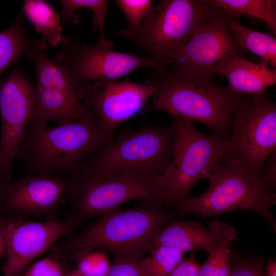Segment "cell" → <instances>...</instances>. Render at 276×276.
Segmentation results:
<instances>
[{
	"label": "cell",
	"instance_id": "cell-1",
	"mask_svg": "<svg viewBox=\"0 0 276 276\" xmlns=\"http://www.w3.org/2000/svg\"><path fill=\"white\" fill-rule=\"evenodd\" d=\"M155 86L150 109L206 126L212 134L228 141L235 116L247 99L213 79L169 66L154 70L146 81Z\"/></svg>",
	"mask_w": 276,
	"mask_h": 276
},
{
	"label": "cell",
	"instance_id": "cell-2",
	"mask_svg": "<svg viewBox=\"0 0 276 276\" xmlns=\"http://www.w3.org/2000/svg\"><path fill=\"white\" fill-rule=\"evenodd\" d=\"M175 217L171 208L157 200H143L129 209L118 208L98 216L79 234L53 246L51 256L61 259L79 252L108 250L143 258Z\"/></svg>",
	"mask_w": 276,
	"mask_h": 276
},
{
	"label": "cell",
	"instance_id": "cell-3",
	"mask_svg": "<svg viewBox=\"0 0 276 276\" xmlns=\"http://www.w3.org/2000/svg\"><path fill=\"white\" fill-rule=\"evenodd\" d=\"M162 176L149 169L99 172L77 168L65 177L66 219L79 226L130 201L165 203Z\"/></svg>",
	"mask_w": 276,
	"mask_h": 276
},
{
	"label": "cell",
	"instance_id": "cell-4",
	"mask_svg": "<svg viewBox=\"0 0 276 276\" xmlns=\"http://www.w3.org/2000/svg\"><path fill=\"white\" fill-rule=\"evenodd\" d=\"M113 137L102 130L97 120H74L55 127L31 123L16 159L30 173L65 177Z\"/></svg>",
	"mask_w": 276,
	"mask_h": 276
},
{
	"label": "cell",
	"instance_id": "cell-5",
	"mask_svg": "<svg viewBox=\"0 0 276 276\" xmlns=\"http://www.w3.org/2000/svg\"><path fill=\"white\" fill-rule=\"evenodd\" d=\"M221 12L211 0H163L152 5L137 30L117 33L147 52L156 62L154 70H162L170 66L202 24Z\"/></svg>",
	"mask_w": 276,
	"mask_h": 276
},
{
	"label": "cell",
	"instance_id": "cell-6",
	"mask_svg": "<svg viewBox=\"0 0 276 276\" xmlns=\"http://www.w3.org/2000/svg\"><path fill=\"white\" fill-rule=\"evenodd\" d=\"M208 179L210 185L205 192L189 197L173 208L176 216L194 214L206 217L250 210L261 215L275 232L276 221L271 208L276 203V195L258 176L221 158Z\"/></svg>",
	"mask_w": 276,
	"mask_h": 276
},
{
	"label": "cell",
	"instance_id": "cell-7",
	"mask_svg": "<svg viewBox=\"0 0 276 276\" xmlns=\"http://www.w3.org/2000/svg\"><path fill=\"white\" fill-rule=\"evenodd\" d=\"M172 118L175 136L173 154L162 178L165 203L173 209L189 197L198 180L208 178L223 157L227 141L201 132L193 122Z\"/></svg>",
	"mask_w": 276,
	"mask_h": 276
},
{
	"label": "cell",
	"instance_id": "cell-8",
	"mask_svg": "<svg viewBox=\"0 0 276 276\" xmlns=\"http://www.w3.org/2000/svg\"><path fill=\"white\" fill-rule=\"evenodd\" d=\"M175 142L172 124L144 125L113 137L76 168L99 172L149 169L163 175L172 158Z\"/></svg>",
	"mask_w": 276,
	"mask_h": 276
},
{
	"label": "cell",
	"instance_id": "cell-9",
	"mask_svg": "<svg viewBox=\"0 0 276 276\" xmlns=\"http://www.w3.org/2000/svg\"><path fill=\"white\" fill-rule=\"evenodd\" d=\"M275 149L276 105L266 91L246 100L237 112L222 159L240 165L260 177Z\"/></svg>",
	"mask_w": 276,
	"mask_h": 276
},
{
	"label": "cell",
	"instance_id": "cell-10",
	"mask_svg": "<svg viewBox=\"0 0 276 276\" xmlns=\"http://www.w3.org/2000/svg\"><path fill=\"white\" fill-rule=\"evenodd\" d=\"M61 42L63 48L54 60L67 75L78 97L80 87L89 81L116 80L138 68H156V62L149 56L114 50L113 42L104 36H99L93 45L65 35Z\"/></svg>",
	"mask_w": 276,
	"mask_h": 276
},
{
	"label": "cell",
	"instance_id": "cell-11",
	"mask_svg": "<svg viewBox=\"0 0 276 276\" xmlns=\"http://www.w3.org/2000/svg\"><path fill=\"white\" fill-rule=\"evenodd\" d=\"M222 11L202 24L170 66L213 79L220 71L244 51L235 39Z\"/></svg>",
	"mask_w": 276,
	"mask_h": 276
},
{
	"label": "cell",
	"instance_id": "cell-12",
	"mask_svg": "<svg viewBox=\"0 0 276 276\" xmlns=\"http://www.w3.org/2000/svg\"><path fill=\"white\" fill-rule=\"evenodd\" d=\"M36 108L34 88L19 71L0 80V177L12 180L13 163Z\"/></svg>",
	"mask_w": 276,
	"mask_h": 276
},
{
	"label": "cell",
	"instance_id": "cell-13",
	"mask_svg": "<svg viewBox=\"0 0 276 276\" xmlns=\"http://www.w3.org/2000/svg\"><path fill=\"white\" fill-rule=\"evenodd\" d=\"M156 91L154 86L147 82L100 80L84 83L78 94L102 130L113 136L116 128L140 112Z\"/></svg>",
	"mask_w": 276,
	"mask_h": 276
},
{
	"label": "cell",
	"instance_id": "cell-14",
	"mask_svg": "<svg viewBox=\"0 0 276 276\" xmlns=\"http://www.w3.org/2000/svg\"><path fill=\"white\" fill-rule=\"evenodd\" d=\"M65 193L63 177L30 175L14 181L0 177V216L57 219Z\"/></svg>",
	"mask_w": 276,
	"mask_h": 276
},
{
	"label": "cell",
	"instance_id": "cell-15",
	"mask_svg": "<svg viewBox=\"0 0 276 276\" xmlns=\"http://www.w3.org/2000/svg\"><path fill=\"white\" fill-rule=\"evenodd\" d=\"M77 226L74 222L53 219L32 221L0 216V232L5 244L7 261L3 276L22 272L32 261L54 246L63 236H70Z\"/></svg>",
	"mask_w": 276,
	"mask_h": 276
},
{
	"label": "cell",
	"instance_id": "cell-16",
	"mask_svg": "<svg viewBox=\"0 0 276 276\" xmlns=\"http://www.w3.org/2000/svg\"><path fill=\"white\" fill-rule=\"evenodd\" d=\"M34 89L36 108L31 123L36 127L47 126L52 121L60 125L74 120H97L90 109L81 102L76 88L63 72L37 78Z\"/></svg>",
	"mask_w": 276,
	"mask_h": 276
},
{
	"label": "cell",
	"instance_id": "cell-17",
	"mask_svg": "<svg viewBox=\"0 0 276 276\" xmlns=\"http://www.w3.org/2000/svg\"><path fill=\"white\" fill-rule=\"evenodd\" d=\"M230 225L222 221L214 220L206 229L195 221H171L156 236L153 249L166 246L185 254L202 249L209 255Z\"/></svg>",
	"mask_w": 276,
	"mask_h": 276
},
{
	"label": "cell",
	"instance_id": "cell-18",
	"mask_svg": "<svg viewBox=\"0 0 276 276\" xmlns=\"http://www.w3.org/2000/svg\"><path fill=\"white\" fill-rule=\"evenodd\" d=\"M226 78L228 87L234 93L252 96L262 95L276 83V68H270L266 61L252 62L237 57L219 72Z\"/></svg>",
	"mask_w": 276,
	"mask_h": 276
},
{
	"label": "cell",
	"instance_id": "cell-19",
	"mask_svg": "<svg viewBox=\"0 0 276 276\" xmlns=\"http://www.w3.org/2000/svg\"><path fill=\"white\" fill-rule=\"evenodd\" d=\"M26 16L35 30L42 35V39L52 46L58 45L63 36L59 14L44 0H27L22 5Z\"/></svg>",
	"mask_w": 276,
	"mask_h": 276
},
{
	"label": "cell",
	"instance_id": "cell-20",
	"mask_svg": "<svg viewBox=\"0 0 276 276\" xmlns=\"http://www.w3.org/2000/svg\"><path fill=\"white\" fill-rule=\"evenodd\" d=\"M226 15L228 26L241 47L259 56L272 68H275V37L244 27L235 17Z\"/></svg>",
	"mask_w": 276,
	"mask_h": 276
},
{
	"label": "cell",
	"instance_id": "cell-21",
	"mask_svg": "<svg viewBox=\"0 0 276 276\" xmlns=\"http://www.w3.org/2000/svg\"><path fill=\"white\" fill-rule=\"evenodd\" d=\"M225 14L233 17L245 14L264 21L276 36L275 0H211Z\"/></svg>",
	"mask_w": 276,
	"mask_h": 276
},
{
	"label": "cell",
	"instance_id": "cell-22",
	"mask_svg": "<svg viewBox=\"0 0 276 276\" xmlns=\"http://www.w3.org/2000/svg\"><path fill=\"white\" fill-rule=\"evenodd\" d=\"M33 42L24 31L21 15L8 29L0 32V76L20 56L27 55Z\"/></svg>",
	"mask_w": 276,
	"mask_h": 276
},
{
	"label": "cell",
	"instance_id": "cell-23",
	"mask_svg": "<svg viewBox=\"0 0 276 276\" xmlns=\"http://www.w3.org/2000/svg\"><path fill=\"white\" fill-rule=\"evenodd\" d=\"M61 11L59 14L61 22L66 24H78L81 17L77 12L82 8L90 9L94 13L93 25L96 32L100 36L104 35L103 31L108 1L105 0H61Z\"/></svg>",
	"mask_w": 276,
	"mask_h": 276
},
{
	"label": "cell",
	"instance_id": "cell-24",
	"mask_svg": "<svg viewBox=\"0 0 276 276\" xmlns=\"http://www.w3.org/2000/svg\"><path fill=\"white\" fill-rule=\"evenodd\" d=\"M143 258L145 276H169L185 259V253L166 246L154 248Z\"/></svg>",
	"mask_w": 276,
	"mask_h": 276
},
{
	"label": "cell",
	"instance_id": "cell-25",
	"mask_svg": "<svg viewBox=\"0 0 276 276\" xmlns=\"http://www.w3.org/2000/svg\"><path fill=\"white\" fill-rule=\"evenodd\" d=\"M70 257L76 261L77 270L83 276H106L111 266L108 257L102 250L77 253Z\"/></svg>",
	"mask_w": 276,
	"mask_h": 276
},
{
	"label": "cell",
	"instance_id": "cell-26",
	"mask_svg": "<svg viewBox=\"0 0 276 276\" xmlns=\"http://www.w3.org/2000/svg\"><path fill=\"white\" fill-rule=\"evenodd\" d=\"M115 3L127 19V29L135 31L140 27L154 2L151 0H116Z\"/></svg>",
	"mask_w": 276,
	"mask_h": 276
},
{
	"label": "cell",
	"instance_id": "cell-27",
	"mask_svg": "<svg viewBox=\"0 0 276 276\" xmlns=\"http://www.w3.org/2000/svg\"><path fill=\"white\" fill-rule=\"evenodd\" d=\"M264 264L261 257H244L232 251L229 276H265Z\"/></svg>",
	"mask_w": 276,
	"mask_h": 276
},
{
	"label": "cell",
	"instance_id": "cell-28",
	"mask_svg": "<svg viewBox=\"0 0 276 276\" xmlns=\"http://www.w3.org/2000/svg\"><path fill=\"white\" fill-rule=\"evenodd\" d=\"M143 258L115 254L106 276H145Z\"/></svg>",
	"mask_w": 276,
	"mask_h": 276
},
{
	"label": "cell",
	"instance_id": "cell-29",
	"mask_svg": "<svg viewBox=\"0 0 276 276\" xmlns=\"http://www.w3.org/2000/svg\"><path fill=\"white\" fill-rule=\"evenodd\" d=\"M26 273L29 276H64L66 274L60 259L52 256L33 263Z\"/></svg>",
	"mask_w": 276,
	"mask_h": 276
},
{
	"label": "cell",
	"instance_id": "cell-30",
	"mask_svg": "<svg viewBox=\"0 0 276 276\" xmlns=\"http://www.w3.org/2000/svg\"><path fill=\"white\" fill-rule=\"evenodd\" d=\"M266 187L272 192L276 188V154L274 152L264 164L260 175Z\"/></svg>",
	"mask_w": 276,
	"mask_h": 276
},
{
	"label": "cell",
	"instance_id": "cell-31",
	"mask_svg": "<svg viewBox=\"0 0 276 276\" xmlns=\"http://www.w3.org/2000/svg\"><path fill=\"white\" fill-rule=\"evenodd\" d=\"M199 265L193 252L185 258L169 276H199Z\"/></svg>",
	"mask_w": 276,
	"mask_h": 276
},
{
	"label": "cell",
	"instance_id": "cell-32",
	"mask_svg": "<svg viewBox=\"0 0 276 276\" xmlns=\"http://www.w3.org/2000/svg\"><path fill=\"white\" fill-rule=\"evenodd\" d=\"M265 276H276V261L269 259L266 267Z\"/></svg>",
	"mask_w": 276,
	"mask_h": 276
},
{
	"label": "cell",
	"instance_id": "cell-33",
	"mask_svg": "<svg viewBox=\"0 0 276 276\" xmlns=\"http://www.w3.org/2000/svg\"><path fill=\"white\" fill-rule=\"evenodd\" d=\"M6 255L5 244L3 237L0 232V260Z\"/></svg>",
	"mask_w": 276,
	"mask_h": 276
},
{
	"label": "cell",
	"instance_id": "cell-34",
	"mask_svg": "<svg viewBox=\"0 0 276 276\" xmlns=\"http://www.w3.org/2000/svg\"><path fill=\"white\" fill-rule=\"evenodd\" d=\"M64 276H83L81 273L77 269L72 271H71L66 274Z\"/></svg>",
	"mask_w": 276,
	"mask_h": 276
},
{
	"label": "cell",
	"instance_id": "cell-35",
	"mask_svg": "<svg viewBox=\"0 0 276 276\" xmlns=\"http://www.w3.org/2000/svg\"><path fill=\"white\" fill-rule=\"evenodd\" d=\"M13 276H29V275H27L26 273H22V272H21L17 274H15L13 275Z\"/></svg>",
	"mask_w": 276,
	"mask_h": 276
}]
</instances>
